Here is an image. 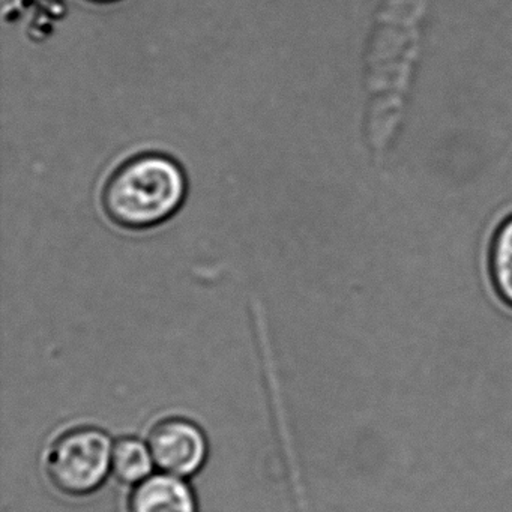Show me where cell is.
Wrapping results in <instances>:
<instances>
[{
	"label": "cell",
	"mask_w": 512,
	"mask_h": 512,
	"mask_svg": "<svg viewBox=\"0 0 512 512\" xmlns=\"http://www.w3.org/2000/svg\"><path fill=\"white\" fill-rule=\"evenodd\" d=\"M187 194V175L175 158L142 152L110 173L101 190V208L115 226L145 232L172 220Z\"/></svg>",
	"instance_id": "cell-1"
},
{
	"label": "cell",
	"mask_w": 512,
	"mask_h": 512,
	"mask_svg": "<svg viewBox=\"0 0 512 512\" xmlns=\"http://www.w3.org/2000/svg\"><path fill=\"white\" fill-rule=\"evenodd\" d=\"M113 446L97 428H76L50 446L47 473L62 493L83 496L97 490L112 469Z\"/></svg>",
	"instance_id": "cell-2"
},
{
	"label": "cell",
	"mask_w": 512,
	"mask_h": 512,
	"mask_svg": "<svg viewBox=\"0 0 512 512\" xmlns=\"http://www.w3.org/2000/svg\"><path fill=\"white\" fill-rule=\"evenodd\" d=\"M149 451L167 475L184 478L202 469L208 443L197 425L185 419H164L149 434Z\"/></svg>",
	"instance_id": "cell-3"
},
{
	"label": "cell",
	"mask_w": 512,
	"mask_h": 512,
	"mask_svg": "<svg viewBox=\"0 0 512 512\" xmlns=\"http://www.w3.org/2000/svg\"><path fill=\"white\" fill-rule=\"evenodd\" d=\"M131 512H196V500L178 476H149L134 490Z\"/></svg>",
	"instance_id": "cell-4"
},
{
	"label": "cell",
	"mask_w": 512,
	"mask_h": 512,
	"mask_svg": "<svg viewBox=\"0 0 512 512\" xmlns=\"http://www.w3.org/2000/svg\"><path fill=\"white\" fill-rule=\"evenodd\" d=\"M490 275L497 295L512 307V215L494 233L490 248Z\"/></svg>",
	"instance_id": "cell-5"
},
{
	"label": "cell",
	"mask_w": 512,
	"mask_h": 512,
	"mask_svg": "<svg viewBox=\"0 0 512 512\" xmlns=\"http://www.w3.org/2000/svg\"><path fill=\"white\" fill-rule=\"evenodd\" d=\"M151 451L137 439H122L113 446L112 470L119 481L137 484L149 478L152 470Z\"/></svg>",
	"instance_id": "cell-6"
},
{
	"label": "cell",
	"mask_w": 512,
	"mask_h": 512,
	"mask_svg": "<svg viewBox=\"0 0 512 512\" xmlns=\"http://www.w3.org/2000/svg\"><path fill=\"white\" fill-rule=\"evenodd\" d=\"M86 2H91V4L97 5H109L116 4V2H119V0H86Z\"/></svg>",
	"instance_id": "cell-7"
}]
</instances>
